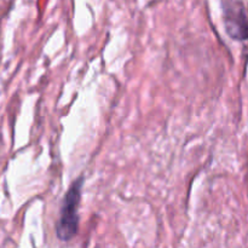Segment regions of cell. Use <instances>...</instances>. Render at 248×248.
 <instances>
[{
	"label": "cell",
	"instance_id": "cell-2",
	"mask_svg": "<svg viewBox=\"0 0 248 248\" xmlns=\"http://www.w3.org/2000/svg\"><path fill=\"white\" fill-rule=\"evenodd\" d=\"M223 22L228 35L237 41L248 40V9L241 1H222Z\"/></svg>",
	"mask_w": 248,
	"mask_h": 248
},
{
	"label": "cell",
	"instance_id": "cell-1",
	"mask_svg": "<svg viewBox=\"0 0 248 248\" xmlns=\"http://www.w3.org/2000/svg\"><path fill=\"white\" fill-rule=\"evenodd\" d=\"M84 178H78L63 199L60 212V219L56 225L57 236L62 241H69L79 230V205L81 199V188Z\"/></svg>",
	"mask_w": 248,
	"mask_h": 248
}]
</instances>
